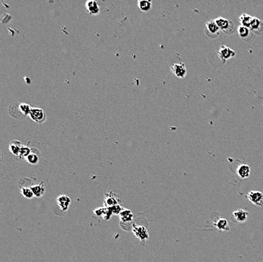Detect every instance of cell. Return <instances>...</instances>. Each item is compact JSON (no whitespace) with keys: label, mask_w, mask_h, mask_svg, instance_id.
Returning <instances> with one entry per match:
<instances>
[{"label":"cell","mask_w":263,"mask_h":262,"mask_svg":"<svg viewBox=\"0 0 263 262\" xmlns=\"http://www.w3.org/2000/svg\"><path fill=\"white\" fill-rule=\"evenodd\" d=\"M170 67L172 73H173L177 77L184 78L186 76V67H185V64L182 63L181 61H178V60L175 61L173 58H172L170 62Z\"/></svg>","instance_id":"obj_1"},{"label":"cell","mask_w":263,"mask_h":262,"mask_svg":"<svg viewBox=\"0 0 263 262\" xmlns=\"http://www.w3.org/2000/svg\"><path fill=\"white\" fill-rule=\"evenodd\" d=\"M215 21L219 27L220 30L224 31L226 33H231L233 32V24L229 20L224 18H218L215 20Z\"/></svg>","instance_id":"obj_2"},{"label":"cell","mask_w":263,"mask_h":262,"mask_svg":"<svg viewBox=\"0 0 263 262\" xmlns=\"http://www.w3.org/2000/svg\"><path fill=\"white\" fill-rule=\"evenodd\" d=\"M248 200L257 206H263V193L260 191H250L246 195Z\"/></svg>","instance_id":"obj_3"},{"label":"cell","mask_w":263,"mask_h":262,"mask_svg":"<svg viewBox=\"0 0 263 262\" xmlns=\"http://www.w3.org/2000/svg\"><path fill=\"white\" fill-rule=\"evenodd\" d=\"M132 232L139 240L141 242L146 241L149 238V234L147 229L144 226H136L134 225L132 227Z\"/></svg>","instance_id":"obj_4"},{"label":"cell","mask_w":263,"mask_h":262,"mask_svg":"<svg viewBox=\"0 0 263 262\" xmlns=\"http://www.w3.org/2000/svg\"><path fill=\"white\" fill-rule=\"evenodd\" d=\"M250 30L252 33L256 34L261 35L263 33V22L257 18L253 17V21H252Z\"/></svg>","instance_id":"obj_5"},{"label":"cell","mask_w":263,"mask_h":262,"mask_svg":"<svg viewBox=\"0 0 263 262\" xmlns=\"http://www.w3.org/2000/svg\"><path fill=\"white\" fill-rule=\"evenodd\" d=\"M249 212L244 209H238L233 212L232 216L235 221L238 223L246 222L249 218Z\"/></svg>","instance_id":"obj_6"},{"label":"cell","mask_w":263,"mask_h":262,"mask_svg":"<svg viewBox=\"0 0 263 262\" xmlns=\"http://www.w3.org/2000/svg\"><path fill=\"white\" fill-rule=\"evenodd\" d=\"M30 116L32 120L37 122H43L45 120V113L43 110L39 108H33L30 111Z\"/></svg>","instance_id":"obj_7"},{"label":"cell","mask_w":263,"mask_h":262,"mask_svg":"<svg viewBox=\"0 0 263 262\" xmlns=\"http://www.w3.org/2000/svg\"><path fill=\"white\" fill-rule=\"evenodd\" d=\"M218 54L222 60H225L229 59V58H231L234 56L235 52L229 47L225 46V45L223 46V45H222V46H221Z\"/></svg>","instance_id":"obj_8"},{"label":"cell","mask_w":263,"mask_h":262,"mask_svg":"<svg viewBox=\"0 0 263 262\" xmlns=\"http://www.w3.org/2000/svg\"><path fill=\"white\" fill-rule=\"evenodd\" d=\"M57 203H58V206L62 211H67L69 208L70 204H71V199L67 195H60L57 199Z\"/></svg>","instance_id":"obj_9"},{"label":"cell","mask_w":263,"mask_h":262,"mask_svg":"<svg viewBox=\"0 0 263 262\" xmlns=\"http://www.w3.org/2000/svg\"><path fill=\"white\" fill-rule=\"evenodd\" d=\"M206 27H207V34H209V33L213 36H214V37H216L217 35H218V33H219V27H218V25L216 24V21H209L206 23Z\"/></svg>","instance_id":"obj_10"},{"label":"cell","mask_w":263,"mask_h":262,"mask_svg":"<svg viewBox=\"0 0 263 262\" xmlns=\"http://www.w3.org/2000/svg\"><path fill=\"white\" fill-rule=\"evenodd\" d=\"M237 174L238 176L242 179L247 178L250 175V167L248 165L242 164L239 166V167L237 169Z\"/></svg>","instance_id":"obj_11"},{"label":"cell","mask_w":263,"mask_h":262,"mask_svg":"<svg viewBox=\"0 0 263 262\" xmlns=\"http://www.w3.org/2000/svg\"><path fill=\"white\" fill-rule=\"evenodd\" d=\"M119 216H120V221L124 223H131L133 220V214L129 209H123L119 214Z\"/></svg>","instance_id":"obj_12"},{"label":"cell","mask_w":263,"mask_h":262,"mask_svg":"<svg viewBox=\"0 0 263 262\" xmlns=\"http://www.w3.org/2000/svg\"><path fill=\"white\" fill-rule=\"evenodd\" d=\"M30 188L31 190H32L35 197H40L45 193V188H44L43 183H40V184L36 185H34V186L30 187Z\"/></svg>","instance_id":"obj_13"},{"label":"cell","mask_w":263,"mask_h":262,"mask_svg":"<svg viewBox=\"0 0 263 262\" xmlns=\"http://www.w3.org/2000/svg\"><path fill=\"white\" fill-rule=\"evenodd\" d=\"M86 7L87 10L89 11V13L95 14L99 12V7L96 2L95 1H88L86 3Z\"/></svg>","instance_id":"obj_14"},{"label":"cell","mask_w":263,"mask_h":262,"mask_svg":"<svg viewBox=\"0 0 263 262\" xmlns=\"http://www.w3.org/2000/svg\"><path fill=\"white\" fill-rule=\"evenodd\" d=\"M214 225L218 230H228L229 229V223L225 218H219L216 222H214Z\"/></svg>","instance_id":"obj_15"},{"label":"cell","mask_w":263,"mask_h":262,"mask_svg":"<svg viewBox=\"0 0 263 262\" xmlns=\"http://www.w3.org/2000/svg\"><path fill=\"white\" fill-rule=\"evenodd\" d=\"M253 17H251L250 15H248L246 14H242L240 17V23H241V26L250 28L252 21H253Z\"/></svg>","instance_id":"obj_16"},{"label":"cell","mask_w":263,"mask_h":262,"mask_svg":"<svg viewBox=\"0 0 263 262\" xmlns=\"http://www.w3.org/2000/svg\"><path fill=\"white\" fill-rule=\"evenodd\" d=\"M238 32L239 36H240V38L246 41V40H247L248 36H249L250 34L251 31L249 28H247V27H245L244 26H240L238 29Z\"/></svg>","instance_id":"obj_17"},{"label":"cell","mask_w":263,"mask_h":262,"mask_svg":"<svg viewBox=\"0 0 263 262\" xmlns=\"http://www.w3.org/2000/svg\"><path fill=\"white\" fill-rule=\"evenodd\" d=\"M104 203H105L106 207H112L118 204V202H117V199L114 197H111L109 194H108L105 197V199H104Z\"/></svg>","instance_id":"obj_18"},{"label":"cell","mask_w":263,"mask_h":262,"mask_svg":"<svg viewBox=\"0 0 263 262\" xmlns=\"http://www.w3.org/2000/svg\"><path fill=\"white\" fill-rule=\"evenodd\" d=\"M139 6L141 10L144 11V12H148L151 8V2L150 1H139Z\"/></svg>","instance_id":"obj_19"},{"label":"cell","mask_w":263,"mask_h":262,"mask_svg":"<svg viewBox=\"0 0 263 262\" xmlns=\"http://www.w3.org/2000/svg\"><path fill=\"white\" fill-rule=\"evenodd\" d=\"M21 192L22 195H23L24 197L27 198V199H31V198H33L34 197V193H33L31 188H22L21 189Z\"/></svg>","instance_id":"obj_20"},{"label":"cell","mask_w":263,"mask_h":262,"mask_svg":"<svg viewBox=\"0 0 263 262\" xmlns=\"http://www.w3.org/2000/svg\"><path fill=\"white\" fill-rule=\"evenodd\" d=\"M18 144H20V143L17 142V144H14V142L13 144H12V145L10 146L11 151H12L14 155L20 154V151H21L22 146H21V145H18Z\"/></svg>","instance_id":"obj_21"},{"label":"cell","mask_w":263,"mask_h":262,"mask_svg":"<svg viewBox=\"0 0 263 262\" xmlns=\"http://www.w3.org/2000/svg\"><path fill=\"white\" fill-rule=\"evenodd\" d=\"M38 157L35 154H30L27 157V160L32 164H36L38 162Z\"/></svg>","instance_id":"obj_22"},{"label":"cell","mask_w":263,"mask_h":262,"mask_svg":"<svg viewBox=\"0 0 263 262\" xmlns=\"http://www.w3.org/2000/svg\"><path fill=\"white\" fill-rule=\"evenodd\" d=\"M111 208V210H112V212H113V214H115V215H118V214H120L121 212H122V208H121V206H119V204L116 205L114 206H112L110 207Z\"/></svg>","instance_id":"obj_23"},{"label":"cell","mask_w":263,"mask_h":262,"mask_svg":"<svg viewBox=\"0 0 263 262\" xmlns=\"http://www.w3.org/2000/svg\"><path fill=\"white\" fill-rule=\"evenodd\" d=\"M19 155L21 156V157H28V156L30 155V150L27 147H24V146H22Z\"/></svg>","instance_id":"obj_24"},{"label":"cell","mask_w":263,"mask_h":262,"mask_svg":"<svg viewBox=\"0 0 263 262\" xmlns=\"http://www.w3.org/2000/svg\"><path fill=\"white\" fill-rule=\"evenodd\" d=\"M104 209H105V207H101V208H97V209H95V211H94V213L98 216H101V215L103 216V215H104Z\"/></svg>","instance_id":"obj_25"}]
</instances>
